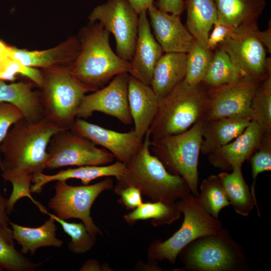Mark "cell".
I'll list each match as a JSON object with an SVG mask.
<instances>
[{"label":"cell","instance_id":"cell-1","mask_svg":"<svg viewBox=\"0 0 271 271\" xmlns=\"http://www.w3.org/2000/svg\"><path fill=\"white\" fill-rule=\"evenodd\" d=\"M67 129L45 117L36 123L24 117L10 128L0 146L3 158L0 162L2 175L6 181L22 176L33 177L43 173L49 159L48 147L52 137Z\"/></svg>","mask_w":271,"mask_h":271},{"label":"cell","instance_id":"cell-2","mask_svg":"<svg viewBox=\"0 0 271 271\" xmlns=\"http://www.w3.org/2000/svg\"><path fill=\"white\" fill-rule=\"evenodd\" d=\"M151 138L147 132L143 146L121 176L116 178L114 190L132 186L152 201L176 202L191 193L186 181L170 173L150 151Z\"/></svg>","mask_w":271,"mask_h":271},{"label":"cell","instance_id":"cell-3","mask_svg":"<svg viewBox=\"0 0 271 271\" xmlns=\"http://www.w3.org/2000/svg\"><path fill=\"white\" fill-rule=\"evenodd\" d=\"M80 50L69 67L71 74L93 91L115 76L129 73L130 62L121 58L111 49L110 33L99 23L81 31Z\"/></svg>","mask_w":271,"mask_h":271},{"label":"cell","instance_id":"cell-4","mask_svg":"<svg viewBox=\"0 0 271 271\" xmlns=\"http://www.w3.org/2000/svg\"><path fill=\"white\" fill-rule=\"evenodd\" d=\"M178 256L184 265L179 270L247 271L243 248L225 227L199 237L185 246Z\"/></svg>","mask_w":271,"mask_h":271},{"label":"cell","instance_id":"cell-5","mask_svg":"<svg viewBox=\"0 0 271 271\" xmlns=\"http://www.w3.org/2000/svg\"><path fill=\"white\" fill-rule=\"evenodd\" d=\"M207 91L200 84L184 80L159 99L157 113L149 129L151 140L177 134L189 129L199 119Z\"/></svg>","mask_w":271,"mask_h":271},{"label":"cell","instance_id":"cell-6","mask_svg":"<svg viewBox=\"0 0 271 271\" xmlns=\"http://www.w3.org/2000/svg\"><path fill=\"white\" fill-rule=\"evenodd\" d=\"M43 70L40 92L44 117L62 128L70 129L83 98L93 90L76 78L69 67Z\"/></svg>","mask_w":271,"mask_h":271},{"label":"cell","instance_id":"cell-7","mask_svg":"<svg viewBox=\"0 0 271 271\" xmlns=\"http://www.w3.org/2000/svg\"><path fill=\"white\" fill-rule=\"evenodd\" d=\"M176 202L184 216L182 225L167 240H156L150 245L147 249L150 259L157 262L167 260L174 264L181 250L191 241L217 233L224 228L221 221L209 214L192 193Z\"/></svg>","mask_w":271,"mask_h":271},{"label":"cell","instance_id":"cell-8","mask_svg":"<svg viewBox=\"0 0 271 271\" xmlns=\"http://www.w3.org/2000/svg\"><path fill=\"white\" fill-rule=\"evenodd\" d=\"M201 123L198 120L186 131L151 140L150 151L171 174L183 178L191 193L199 195L198 159L202 142Z\"/></svg>","mask_w":271,"mask_h":271},{"label":"cell","instance_id":"cell-9","mask_svg":"<svg viewBox=\"0 0 271 271\" xmlns=\"http://www.w3.org/2000/svg\"><path fill=\"white\" fill-rule=\"evenodd\" d=\"M113 188V182L109 177L94 184L77 186L69 185L66 181H58L55 186V194L48 205L61 219L81 220L89 233L96 238L102 232L90 215L91 207L102 192Z\"/></svg>","mask_w":271,"mask_h":271},{"label":"cell","instance_id":"cell-10","mask_svg":"<svg viewBox=\"0 0 271 271\" xmlns=\"http://www.w3.org/2000/svg\"><path fill=\"white\" fill-rule=\"evenodd\" d=\"M49 159L46 169H56L69 166H100L112 163L114 156L98 148L86 138L70 129L56 133L49 142Z\"/></svg>","mask_w":271,"mask_h":271},{"label":"cell","instance_id":"cell-11","mask_svg":"<svg viewBox=\"0 0 271 271\" xmlns=\"http://www.w3.org/2000/svg\"><path fill=\"white\" fill-rule=\"evenodd\" d=\"M262 80L243 78L234 82L208 88L198 120L204 122L225 117L250 118L251 100Z\"/></svg>","mask_w":271,"mask_h":271},{"label":"cell","instance_id":"cell-12","mask_svg":"<svg viewBox=\"0 0 271 271\" xmlns=\"http://www.w3.org/2000/svg\"><path fill=\"white\" fill-rule=\"evenodd\" d=\"M88 19L91 23H100L113 35L116 54L130 62L137 39L139 14L128 2L126 0H108L96 7Z\"/></svg>","mask_w":271,"mask_h":271},{"label":"cell","instance_id":"cell-13","mask_svg":"<svg viewBox=\"0 0 271 271\" xmlns=\"http://www.w3.org/2000/svg\"><path fill=\"white\" fill-rule=\"evenodd\" d=\"M257 26L235 29L217 48L225 51L245 77L263 80L271 75V59L256 36Z\"/></svg>","mask_w":271,"mask_h":271},{"label":"cell","instance_id":"cell-14","mask_svg":"<svg viewBox=\"0 0 271 271\" xmlns=\"http://www.w3.org/2000/svg\"><path fill=\"white\" fill-rule=\"evenodd\" d=\"M129 75L122 73L115 76L108 84L85 95L76 113V118H87L95 111L113 116L125 125L132 122L128 100Z\"/></svg>","mask_w":271,"mask_h":271},{"label":"cell","instance_id":"cell-15","mask_svg":"<svg viewBox=\"0 0 271 271\" xmlns=\"http://www.w3.org/2000/svg\"><path fill=\"white\" fill-rule=\"evenodd\" d=\"M71 130L100 146L111 153L117 161L128 164L141 150L143 140L133 128L126 132L106 129L82 118H76Z\"/></svg>","mask_w":271,"mask_h":271},{"label":"cell","instance_id":"cell-16","mask_svg":"<svg viewBox=\"0 0 271 271\" xmlns=\"http://www.w3.org/2000/svg\"><path fill=\"white\" fill-rule=\"evenodd\" d=\"M264 134L261 126L251 120L237 138L208 154V161L215 168L224 171L242 167L243 163L258 149Z\"/></svg>","mask_w":271,"mask_h":271},{"label":"cell","instance_id":"cell-17","mask_svg":"<svg viewBox=\"0 0 271 271\" xmlns=\"http://www.w3.org/2000/svg\"><path fill=\"white\" fill-rule=\"evenodd\" d=\"M163 51L152 34L147 11L139 15L136 43L130 61L129 74L138 80L150 85L154 68Z\"/></svg>","mask_w":271,"mask_h":271},{"label":"cell","instance_id":"cell-18","mask_svg":"<svg viewBox=\"0 0 271 271\" xmlns=\"http://www.w3.org/2000/svg\"><path fill=\"white\" fill-rule=\"evenodd\" d=\"M147 13L155 38L163 52H188L194 38L182 23L180 15L163 12L154 4Z\"/></svg>","mask_w":271,"mask_h":271},{"label":"cell","instance_id":"cell-19","mask_svg":"<svg viewBox=\"0 0 271 271\" xmlns=\"http://www.w3.org/2000/svg\"><path fill=\"white\" fill-rule=\"evenodd\" d=\"M128 100L134 131L144 139L157 113L159 99L150 85L129 75Z\"/></svg>","mask_w":271,"mask_h":271},{"label":"cell","instance_id":"cell-20","mask_svg":"<svg viewBox=\"0 0 271 271\" xmlns=\"http://www.w3.org/2000/svg\"><path fill=\"white\" fill-rule=\"evenodd\" d=\"M80 47L79 41L71 38L46 50L28 51L11 47V51L12 57L21 64L46 69L60 66L62 63H68L70 66L77 58Z\"/></svg>","mask_w":271,"mask_h":271},{"label":"cell","instance_id":"cell-21","mask_svg":"<svg viewBox=\"0 0 271 271\" xmlns=\"http://www.w3.org/2000/svg\"><path fill=\"white\" fill-rule=\"evenodd\" d=\"M126 164L117 161L106 166H84L75 168H69L59 171L53 175L43 173L33 176L31 186L32 193H40L47 184L58 181H67L70 179L80 180L83 185H88L93 180L103 177H114L116 178L122 175Z\"/></svg>","mask_w":271,"mask_h":271},{"label":"cell","instance_id":"cell-22","mask_svg":"<svg viewBox=\"0 0 271 271\" xmlns=\"http://www.w3.org/2000/svg\"><path fill=\"white\" fill-rule=\"evenodd\" d=\"M186 66V53L169 52L162 55L154 68L150 83L159 99L184 80Z\"/></svg>","mask_w":271,"mask_h":271},{"label":"cell","instance_id":"cell-23","mask_svg":"<svg viewBox=\"0 0 271 271\" xmlns=\"http://www.w3.org/2000/svg\"><path fill=\"white\" fill-rule=\"evenodd\" d=\"M251 121L249 117H225L200 121L202 137L200 153L207 155L230 143L244 130Z\"/></svg>","mask_w":271,"mask_h":271},{"label":"cell","instance_id":"cell-24","mask_svg":"<svg viewBox=\"0 0 271 271\" xmlns=\"http://www.w3.org/2000/svg\"><path fill=\"white\" fill-rule=\"evenodd\" d=\"M217 21L233 29L257 26L265 0H214Z\"/></svg>","mask_w":271,"mask_h":271},{"label":"cell","instance_id":"cell-25","mask_svg":"<svg viewBox=\"0 0 271 271\" xmlns=\"http://www.w3.org/2000/svg\"><path fill=\"white\" fill-rule=\"evenodd\" d=\"M0 102L16 105L30 122H37L44 117L40 92L34 91L31 83L20 81L7 84L0 79Z\"/></svg>","mask_w":271,"mask_h":271},{"label":"cell","instance_id":"cell-26","mask_svg":"<svg viewBox=\"0 0 271 271\" xmlns=\"http://www.w3.org/2000/svg\"><path fill=\"white\" fill-rule=\"evenodd\" d=\"M12 227L14 240L21 246L24 254L30 252L34 255L41 247L53 246L60 247L63 241L57 238L55 220L50 216L42 225L37 227L24 226L14 222H9Z\"/></svg>","mask_w":271,"mask_h":271},{"label":"cell","instance_id":"cell-27","mask_svg":"<svg viewBox=\"0 0 271 271\" xmlns=\"http://www.w3.org/2000/svg\"><path fill=\"white\" fill-rule=\"evenodd\" d=\"M218 176L221 180L230 205L237 214L246 217L255 207L258 216L261 217L258 203L254 200L250 190L244 179L242 167H235L230 173L222 172Z\"/></svg>","mask_w":271,"mask_h":271},{"label":"cell","instance_id":"cell-28","mask_svg":"<svg viewBox=\"0 0 271 271\" xmlns=\"http://www.w3.org/2000/svg\"><path fill=\"white\" fill-rule=\"evenodd\" d=\"M187 27L192 36L207 46L210 31L217 21L214 0H184Z\"/></svg>","mask_w":271,"mask_h":271},{"label":"cell","instance_id":"cell-29","mask_svg":"<svg viewBox=\"0 0 271 271\" xmlns=\"http://www.w3.org/2000/svg\"><path fill=\"white\" fill-rule=\"evenodd\" d=\"M181 214L176 202L152 201L143 203L123 218L130 225L139 220L150 219L152 225L158 227L173 223L180 218Z\"/></svg>","mask_w":271,"mask_h":271},{"label":"cell","instance_id":"cell-30","mask_svg":"<svg viewBox=\"0 0 271 271\" xmlns=\"http://www.w3.org/2000/svg\"><path fill=\"white\" fill-rule=\"evenodd\" d=\"M202 84L208 88H214L238 81L245 77L235 66L228 55L216 48Z\"/></svg>","mask_w":271,"mask_h":271},{"label":"cell","instance_id":"cell-31","mask_svg":"<svg viewBox=\"0 0 271 271\" xmlns=\"http://www.w3.org/2000/svg\"><path fill=\"white\" fill-rule=\"evenodd\" d=\"M213 51L195 38L187 53L186 74L184 81L188 84H200L208 69Z\"/></svg>","mask_w":271,"mask_h":271},{"label":"cell","instance_id":"cell-32","mask_svg":"<svg viewBox=\"0 0 271 271\" xmlns=\"http://www.w3.org/2000/svg\"><path fill=\"white\" fill-rule=\"evenodd\" d=\"M197 198L203 208L216 218L223 208L230 205L218 175H211L202 180Z\"/></svg>","mask_w":271,"mask_h":271},{"label":"cell","instance_id":"cell-33","mask_svg":"<svg viewBox=\"0 0 271 271\" xmlns=\"http://www.w3.org/2000/svg\"><path fill=\"white\" fill-rule=\"evenodd\" d=\"M250 118L271 134V75L258 86L250 104Z\"/></svg>","mask_w":271,"mask_h":271},{"label":"cell","instance_id":"cell-34","mask_svg":"<svg viewBox=\"0 0 271 271\" xmlns=\"http://www.w3.org/2000/svg\"><path fill=\"white\" fill-rule=\"evenodd\" d=\"M42 263H35L15 247L14 239L0 228V267L9 271H32Z\"/></svg>","mask_w":271,"mask_h":271},{"label":"cell","instance_id":"cell-35","mask_svg":"<svg viewBox=\"0 0 271 271\" xmlns=\"http://www.w3.org/2000/svg\"><path fill=\"white\" fill-rule=\"evenodd\" d=\"M11 48L0 40V79L13 81L20 74L40 85L42 81V73L36 68L25 66L16 61L11 55Z\"/></svg>","mask_w":271,"mask_h":271},{"label":"cell","instance_id":"cell-36","mask_svg":"<svg viewBox=\"0 0 271 271\" xmlns=\"http://www.w3.org/2000/svg\"><path fill=\"white\" fill-rule=\"evenodd\" d=\"M44 213L52 217L62 226L64 231L71 238L68 243L69 249L76 254L85 253L89 251L94 245L96 238L88 231L83 223L68 222L46 210Z\"/></svg>","mask_w":271,"mask_h":271},{"label":"cell","instance_id":"cell-37","mask_svg":"<svg viewBox=\"0 0 271 271\" xmlns=\"http://www.w3.org/2000/svg\"><path fill=\"white\" fill-rule=\"evenodd\" d=\"M249 159L252 178L250 190L254 200L257 203L255 193L256 178L260 173L271 170V134H264L259 148Z\"/></svg>","mask_w":271,"mask_h":271},{"label":"cell","instance_id":"cell-38","mask_svg":"<svg viewBox=\"0 0 271 271\" xmlns=\"http://www.w3.org/2000/svg\"><path fill=\"white\" fill-rule=\"evenodd\" d=\"M32 178L33 177L30 176H22L10 181L13 185V190L9 198L7 199L6 210L8 214L12 212L16 203L24 197H28L31 199L42 213H44L47 210L31 195V186Z\"/></svg>","mask_w":271,"mask_h":271},{"label":"cell","instance_id":"cell-39","mask_svg":"<svg viewBox=\"0 0 271 271\" xmlns=\"http://www.w3.org/2000/svg\"><path fill=\"white\" fill-rule=\"evenodd\" d=\"M24 117L22 112L16 105L0 102V146L11 127Z\"/></svg>","mask_w":271,"mask_h":271},{"label":"cell","instance_id":"cell-40","mask_svg":"<svg viewBox=\"0 0 271 271\" xmlns=\"http://www.w3.org/2000/svg\"><path fill=\"white\" fill-rule=\"evenodd\" d=\"M114 191L120 197L118 202L126 209L133 210L143 203L141 191L134 187L129 186Z\"/></svg>","mask_w":271,"mask_h":271},{"label":"cell","instance_id":"cell-41","mask_svg":"<svg viewBox=\"0 0 271 271\" xmlns=\"http://www.w3.org/2000/svg\"><path fill=\"white\" fill-rule=\"evenodd\" d=\"M213 27V30L208 38L207 46L214 51L227 37L230 36L235 29L217 21Z\"/></svg>","mask_w":271,"mask_h":271},{"label":"cell","instance_id":"cell-42","mask_svg":"<svg viewBox=\"0 0 271 271\" xmlns=\"http://www.w3.org/2000/svg\"><path fill=\"white\" fill-rule=\"evenodd\" d=\"M184 0H157L155 6L160 10L180 15L184 9Z\"/></svg>","mask_w":271,"mask_h":271},{"label":"cell","instance_id":"cell-43","mask_svg":"<svg viewBox=\"0 0 271 271\" xmlns=\"http://www.w3.org/2000/svg\"><path fill=\"white\" fill-rule=\"evenodd\" d=\"M7 199L0 194V228L9 235H12L9 227V219L6 210Z\"/></svg>","mask_w":271,"mask_h":271},{"label":"cell","instance_id":"cell-44","mask_svg":"<svg viewBox=\"0 0 271 271\" xmlns=\"http://www.w3.org/2000/svg\"><path fill=\"white\" fill-rule=\"evenodd\" d=\"M80 270L109 271L112 269L108 265L101 264L98 260L91 259L85 261L81 267Z\"/></svg>","mask_w":271,"mask_h":271},{"label":"cell","instance_id":"cell-45","mask_svg":"<svg viewBox=\"0 0 271 271\" xmlns=\"http://www.w3.org/2000/svg\"><path fill=\"white\" fill-rule=\"evenodd\" d=\"M139 15L143 12L147 11L154 4V0H126Z\"/></svg>","mask_w":271,"mask_h":271},{"label":"cell","instance_id":"cell-46","mask_svg":"<svg viewBox=\"0 0 271 271\" xmlns=\"http://www.w3.org/2000/svg\"><path fill=\"white\" fill-rule=\"evenodd\" d=\"M270 25L265 31H260L259 30L256 32L258 39L270 53L271 51V29Z\"/></svg>","mask_w":271,"mask_h":271},{"label":"cell","instance_id":"cell-47","mask_svg":"<svg viewBox=\"0 0 271 271\" xmlns=\"http://www.w3.org/2000/svg\"><path fill=\"white\" fill-rule=\"evenodd\" d=\"M2 270H3V269L0 267V271Z\"/></svg>","mask_w":271,"mask_h":271}]
</instances>
